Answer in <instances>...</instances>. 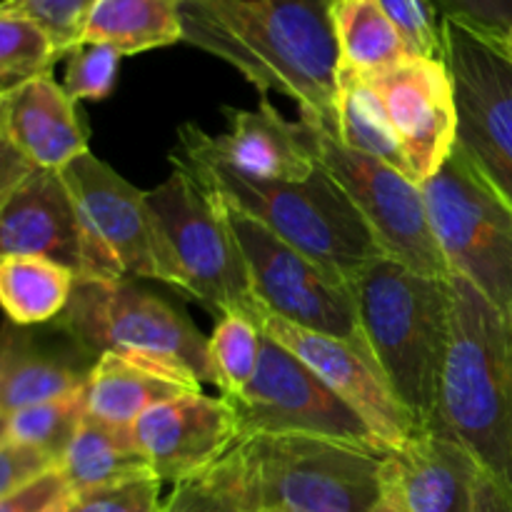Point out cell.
Returning a JSON list of instances; mask_svg holds the SVG:
<instances>
[{"label": "cell", "instance_id": "1", "mask_svg": "<svg viewBox=\"0 0 512 512\" xmlns=\"http://www.w3.org/2000/svg\"><path fill=\"white\" fill-rule=\"evenodd\" d=\"M338 0H183V43L243 73L260 95L298 103L300 118L335 125L340 90Z\"/></svg>", "mask_w": 512, "mask_h": 512}, {"label": "cell", "instance_id": "2", "mask_svg": "<svg viewBox=\"0 0 512 512\" xmlns=\"http://www.w3.org/2000/svg\"><path fill=\"white\" fill-rule=\"evenodd\" d=\"M450 345L435 425L512 493V315L450 273Z\"/></svg>", "mask_w": 512, "mask_h": 512}, {"label": "cell", "instance_id": "3", "mask_svg": "<svg viewBox=\"0 0 512 512\" xmlns=\"http://www.w3.org/2000/svg\"><path fill=\"white\" fill-rule=\"evenodd\" d=\"M360 325L385 383L420 433L433 430L450 345V278L380 255L353 280Z\"/></svg>", "mask_w": 512, "mask_h": 512}, {"label": "cell", "instance_id": "4", "mask_svg": "<svg viewBox=\"0 0 512 512\" xmlns=\"http://www.w3.org/2000/svg\"><path fill=\"white\" fill-rule=\"evenodd\" d=\"M173 165L188 170L215 200L258 220L345 283L353 285L373 260L385 255L343 185L320 163L300 183L245 178L218 160L183 150H175Z\"/></svg>", "mask_w": 512, "mask_h": 512}, {"label": "cell", "instance_id": "5", "mask_svg": "<svg viewBox=\"0 0 512 512\" xmlns=\"http://www.w3.org/2000/svg\"><path fill=\"white\" fill-rule=\"evenodd\" d=\"M55 328L88 358L115 353L153 368L185 388L220 390L208 338L183 313L130 278L75 280L73 295Z\"/></svg>", "mask_w": 512, "mask_h": 512}, {"label": "cell", "instance_id": "6", "mask_svg": "<svg viewBox=\"0 0 512 512\" xmlns=\"http://www.w3.org/2000/svg\"><path fill=\"white\" fill-rule=\"evenodd\" d=\"M248 512H373L388 453L310 435H250L233 448Z\"/></svg>", "mask_w": 512, "mask_h": 512}, {"label": "cell", "instance_id": "7", "mask_svg": "<svg viewBox=\"0 0 512 512\" xmlns=\"http://www.w3.org/2000/svg\"><path fill=\"white\" fill-rule=\"evenodd\" d=\"M145 198L180 273V290L198 300L215 320L228 313L258 320L260 303L248 263L223 205L180 165L165 183L145 190Z\"/></svg>", "mask_w": 512, "mask_h": 512}, {"label": "cell", "instance_id": "8", "mask_svg": "<svg viewBox=\"0 0 512 512\" xmlns=\"http://www.w3.org/2000/svg\"><path fill=\"white\" fill-rule=\"evenodd\" d=\"M60 173L83 233L85 273L78 280L150 278L180 290V273L143 190L90 150Z\"/></svg>", "mask_w": 512, "mask_h": 512}, {"label": "cell", "instance_id": "9", "mask_svg": "<svg viewBox=\"0 0 512 512\" xmlns=\"http://www.w3.org/2000/svg\"><path fill=\"white\" fill-rule=\"evenodd\" d=\"M420 188L450 273L512 315V210L458 148Z\"/></svg>", "mask_w": 512, "mask_h": 512}, {"label": "cell", "instance_id": "10", "mask_svg": "<svg viewBox=\"0 0 512 512\" xmlns=\"http://www.w3.org/2000/svg\"><path fill=\"white\" fill-rule=\"evenodd\" d=\"M220 205L228 213L230 228L245 255L260 308L298 328L343 340L378 365L360 325L353 285L320 268L300 250L290 248L250 215L225 203Z\"/></svg>", "mask_w": 512, "mask_h": 512}, {"label": "cell", "instance_id": "11", "mask_svg": "<svg viewBox=\"0 0 512 512\" xmlns=\"http://www.w3.org/2000/svg\"><path fill=\"white\" fill-rule=\"evenodd\" d=\"M300 120L310 128L318 163L343 185L373 230L380 250L415 273L450 278L448 260L435 240L420 183L383 160L345 148L318 120Z\"/></svg>", "mask_w": 512, "mask_h": 512}, {"label": "cell", "instance_id": "12", "mask_svg": "<svg viewBox=\"0 0 512 512\" xmlns=\"http://www.w3.org/2000/svg\"><path fill=\"white\" fill-rule=\"evenodd\" d=\"M445 65L458 108V140L470 168L512 210V60L503 45L443 18Z\"/></svg>", "mask_w": 512, "mask_h": 512}, {"label": "cell", "instance_id": "13", "mask_svg": "<svg viewBox=\"0 0 512 512\" xmlns=\"http://www.w3.org/2000/svg\"><path fill=\"white\" fill-rule=\"evenodd\" d=\"M240 440L250 435H310L388 453L363 418L333 393L298 355L263 333L255 378L235 398Z\"/></svg>", "mask_w": 512, "mask_h": 512}, {"label": "cell", "instance_id": "14", "mask_svg": "<svg viewBox=\"0 0 512 512\" xmlns=\"http://www.w3.org/2000/svg\"><path fill=\"white\" fill-rule=\"evenodd\" d=\"M378 95L390 128L408 160L410 178H433L458 140L455 88L445 60L405 58L380 73L365 75Z\"/></svg>", "mask_w": 512, "mask_h": 512}, {"label": "cell", "instance_id": "15", "mask_svg": "<svg viewBox=\"0 0 512 512\" xmlns=\"http://www.w3.org/2000/svg\"><path fill=\"white\" fill-rule=\"evenodd\" d=\"M228 130L205 133L193 123L178 130V150L218 160L240 175L268 183H300L318 168L310 128L303 120H288L268 98L258 108H223Z\"/></svg>", "mask_w": 512, "mask_h": 512}, {"label": "cell", "instance_id": "16", "mask_svg": "<svg viewBox=\"0 0 512 512\" xmlns=\"http://www.w3.org/2000/svg\"><path fill=\"white\" fill-rule=\"evenodd\" d=\"M258 323L263 333L298 355L338 398H343L368 423L385 450L398 448L415 433H420L415 420L385 383L378 365L363 358L348 343L298 328L278 315L265 313L263 308L258 313Z\"/></svg>", "mask_w": 512, "mask_h": 512}, {"label": "cell", "instance_id": "17", "mask_svg": "<svg viewBox=\"0 0 512 512\" xmlns=\"http://www.w3.org/2000/svg\"><path fill=\"white\" fill-rule=\"evenodd\" d=\"M133 438L160 483L203 473L238 445L240 423L225 395L188 393L155 405L133 425Z\"/></svg>", "mask_w": 512, "mask_h": 512}, {"label": "cell", "instance_id": "18", "mask_svg": "<svg viewBox=\"0 0 512 512\" xmlns=\"http://www.w3.org/2000/svg\"><path fill=\"white\" fill-rule=\"evenodd\" d=\"M483 468L443 433H415L383 460V498L403 512H473Z\"/></svg>", "mask_w": 512, "mask_h": 512}, {"label": "cell", "instance_id": "19", "mask_svg": "<svg viewBox=\"0 0 512 512\" xmlns=\"http://www.w3.org/2000/svg\"><path fill=\"white\" fill-rule=\"evenodd\" d=\"M0 255L53 260L83 278V233L60 170H33L0 193Z\"/></svg>", "mask_w": 512, "mask_h": 512}, {"label": "cell", "instance_id": "20", "mask_svg": "<svg viewBox=\"0 0 512 512\" xmlns=\"http://www.w3.org/2000/svg\"><path fill=\"white\" fill-rule=\"evenodd\" d=\"M0 138L40 170H63L88 153V128L78 103L53 75L0 95Z\"/></svg>", "mask_w": 512, "mask_h": 512}, {"label": "cell", "instance_id": "21", "mask_svg": "<svg viewBox=\"0 0 512 512\" xmlns=\"http://www.w3.org/2000/svg\"><path fill=\"white\" fill-rule=\"evenodd\" d=\"M195 393L178 380L153 368L105 353L90 365L88 383L83 388L85 415L115 428L133 430V425L155 405H163L180 395Z\"/></svg>", "mask_w": 512, "mask_h": 512}, {"label": "cell", "instance_id": "22", "mask_svg": "<svg viewBox=\"0 0 512 512\" xmlns=\"http://www.w3.org/2000/svg\"><path fill=\"white\" fill-rule=\"evenodd\" d=\"M88 375L90 368L48 353L8 320L0 353V415L83 393Z\"/></svg>", "mask_w": 512, "mask_h": 512}, {"label": "cell", "instance_id": "23", "mask_svg": "<svg viewBox=\"0 0 512 512\" xmlns=\"http://www.w3.org/2000/svg\"><path fill=\"white\" fill-rule=\"evenodd\" d=\"M60 470L75 495L153 475L148 460L135 443L133 430L115 428L88 415L70 440L60 460Z\"/></svg>", "mask_w": 512, "mask_h": 512}, {"label": "cell", "instance_id": "24", "mask_svg": "<svg viewBox=\"0 0 512 512\" xmlns=\"http://www.w3.org/2000/svg\"><path fill=\"white\" fill-rule=\"evenodd\" d=\"M183 0H100L85 43L113 45L120 55L168 48L183 40Z\"/></svg>", "mask_w": 512, "mask_h": 512}, {"label": "cell", "instance_id": "25", "mask_svg": "<svg viewBox=\"0 0 512 512\" xmlns=\"http://www.w3.org/2000/svg\"><path fill=\"white\" fill-rule=\"evenodd\" d=\"M75 288L73 270L33 255H3L0 260V300L10 323H55L65 313Z\"/></svg>", "mask_w": 512, "mask_h": 512}, {"label": "cell", "instance_id": "26", "mask_svg": "<svg viewBox=\"0 0 512 512\" xmlns=\"http://www.w3.org/2000/svg\"><path fill=\"white\" fill-rule=\"evenodd\" d=\"M330 133L350 150L370 155L375 160L393 165L410 175L408 160L403 148L390 128L385 110L380 105L378 95L370 88L365 75L353 70H340V90L338 103H335V125Z\"/></svg>", "mask_w": 512, "mask_h": 512}, {"label": "cell", "instance_id": "27", "mask_svg": "<svg viewBox=\"0 0 512 512\" xmlns=\"http://www.w3.org/2000/svg\"><path fill=\"white\" fill-rule=\"evenodd\" d=\"M335 30L343 68L353 73L373 75L410 58L403 38L378 0H338Z\"/></svg>", "mask_w": 512, "mask_h": 512}, {"label": "cell", "instance_id": "28", "mask_svg": "<svg viewBox=\"0 0 512 512\" xmlns=\"http://www.w3.org/2000/svg\"><path fill=\"white\" fill-rule=\"evenodd\" d=\"M63 58L48 33L25 15L0 8V95L43 75Z\"/></svg>", "mask_w": 512, "mask_h": 512}, {"label": "cell", "instance_id": "29", "mask_svg": "<svg viewBox=\"0 0 512 512\" xmlns=\"http://www.w3.org/2000/svg\"><path fill=\"white\" fill-rule=\"evenodd\" d=\"M210 360L220 380V395L235 398L255 378L263 353V328L253 315L228 313L215 320L208 338Z\"/></svg>", "mask_w": 512, "mask_h": 512}, {"label": "cell", "instance_id": "30", "mask_svg": "<svg viewBox=\"0 0 512 512\" xmlns=\"http://www.w3.org/2000/svg\"><path fill=\"white\" fill-rule=\"evenodd\" d=\"M0 418H3L0 440L35 445V448L48 450L50 455L63 460L70 440L78 433L85 418V400L83 393H78L70 398L28 405V408L13 410Z\"/></svg>", "mask_w": 512, "mask_h": 512}, {"label": "cell", "instance_id": "31", "mask_svg": "<svg viewBox=\"0 0 512 512\" xmlns=\"http://www.w3.org/2000/svg\"><path fill=\"white\" fill-rule=\"evenodd\" d=\"M160 512H248L243 475L233 450L203 473L175 483Z\"/></svg>", "mask_w": 512, "mask_h": 512}, {"label": "cell", "instance_id": "32", "mask_svg": "<svg viewBox=\"0 0 512 512\" xmlns=\"http://www.w3.org/2000/svg\"><path fill=\"white\" fill-rule=\"evenodd\" d=\"M123 55L105 43H80L65 55L63 88L75 103L103 100L113 90Z\"/></svg>", "mask_w": 512, "mask_h": 512}, {"label": "cell", "instance_id": "33", "mask_svg": "<svg viewBox=\"0 0 512 512\" xmlns=\"http://www.w3.org/2000/svg\"><path fill=\"white\" fill-rule=\"evenodd\" d=\"M100 0H3L0 8L15 10L38 23L65 55L83 43L85 28Z\"/></svg>", "mask_w": 512, "mask_h": 512}, {"label": "cell", "instance_id": "34", "mask_svg": "<svg viewBox=\"0 0 512 512\" xmlns=\"http://www.w3.org/2000/svg\"><path fill=\"white\" fill-rule=\"evenodd\" d=\"M410 58L443 60V18L430 0H378Z\"/></svg>", "mask_w": 512, "mask_h": 512}, {"label": "cell", "instance_id": "35", "mask_svg": "<svg viewBox=\"0 0 512 512\" xmlns=\"http://www.w3.org/2000/svg\"><path fill=\"white\" fill-rule=\"evenodd\" d=\"M160 485L155 475L105 485L75 495L68 512H160Z\"/></svg>", "mask_w": 512, "mask_h": 512}, {"label": "cell", "instance_id": "36", "mask_svg": "<svg viewBox=\"0 0 512 512\" xmlns=\"http://www.w3.org/2000/svg\"><path fill=\"white\" fill-rule=\"evenodd\" d=\"M440 18L458 20L495 43L512 33V0H430Z\"/></svg>", "mask_w": 512, "mask_h": 512}, {"label": "cell", "instance_id": "37", "mask_svg": "<svg viewBox=\"0 0 512 512\" xmlns=\"http://www.w3.org/2000/svg\"><path fill=\"white\" fill-rule=\"evenodd\" d=\"M60 468V460L35 445L0 440V498Z\"/></svg>", "mask_w": 512, "mask_h": 512}, {"label": "cell", "instance_id": "38", "mask_svg": "<svg viewBox=\"0 0 512 512\" xmlns=\"http://www.w3.org/2000/svg\"><path fill=\"white\" fill-rule=\"evenodd\" d=\"M75 498L68 478L63 470L55 468L50 473L40 475L33 483L23 485L15 493L0 498V512H50L63 508Z\"/></svg>", "mask_w": 512, "mask_h": 512}, {"label": "cell", "instance_id": "39", "mask_svg": "<svg viewBox=\"0 0 512 512\" xmlns=\"http://www.w3.org/2000/svg\"><path fill=\"white\" fill-rule=\"evenodd\" d=\"M473 512H512V493L488 473H480Z\"/></svg>", "mask_w": 512, "mask_h": 512}, {"label": "cell", "instance_id": "40", "mask_svg": "<svg viewBox=\"0 0 512 512\" xmlns=\"http://www.w3.org/2000/svg\"><path fill=\"white\" fill-rule=\"evenodd\" d=\"M0 143H3V158H0V193H5V190L15 188L20 180H25L33 170L38 168L30 165L28 160H25L23 155L8 143V140L0 138Z\"/></svg>", "mask_w": 512, "mask_h": 512}, {"label": "cell", "instance_id": "41", "mask_svg": "<svg viewBox=\"0 0 512 512\" xmlns=\"http://www.w3.org/2000/svg\"><path fill=\"white\" fill-rule=\"evenodd\" d=\"M373 512H403V510H400V508H395V505L390 503L388 498H383V500H380L378 505H375Z\"/></svg>", "mask_w": 512, "mask_h": 512}, {"label": "cell", "instance_id": "42", "mask_svg": "<svg viewBox=\"0 0 512 512\" xmlns=\"http://www.w3.org/2000/svg\"><path fill=\"white\" fill-rule=\"evenodd\" d=\"M500 45H503V50L510 55V60H512V33L508 35V40H505V43H500Z\"/></svg>", "mask_w": 512, "mask_h": 512}, {"label": "cell", "instance_id": "43", "mask_svg": "<svg viewBox=\"0 0 512 512\" xmlns=\"http://www.w3.org/2000/svg\"><path fill=\"white\" fill-rule=\"evenodd\" d=\"M70 503H73V500H70ZM68 505H63V508H55V510H50V512H68Z\"/></svg>", "mask_w": 512, "mask_h": 512}]
</instances>
